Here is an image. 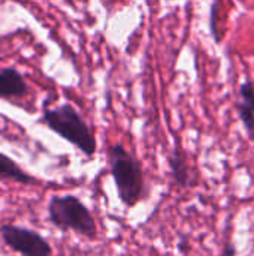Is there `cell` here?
<instances>
[{"mask_svg":"<svg viewBox=\"0 0 254 256\" xmlns=\"http://www.w3.org/2000/svg\"><path fill=\"white\" fill-rule=\"evenodd\" d=\"M108 166L114 178L118 200L126 207H135L144 198V171L135 154L126 150L121 144H114L108 148Z\"/></svg>","mask_w":254,"mask_h":256,"instance_id":"cell-1","label":"cell"},{"mask_svg":"<svg viewBox=\"0 0 254 256\" xmlns=\"http://www.w3.org/2000/svg\"><path fill=\"white\" fill-rule=\"evenodd\" d=\"M235 106L249 136L254 141V87L250 81L241 84L240 99L237 100Z\"/></svg>","mask_w":254,"mask_h":256,"instance_id":"cell-5","label":"cell"},{"mask_svg":"<svg viewBox=\"0 0 254 256\" xmlns=\"http://www.w3.org/2000/svg\"><path fill=\"white\" fill-rule=\"evenodd\" d=\"M106 2H108V3H109V6H111V4H114V3H115L117 0H106Z\"/></svg>","mask_w":254,"mask_h":256,"instance_id":"cell-11","label":"cell"},{"mask_svg":"<svg viewBox=\"0 0 254 256\" xmlns=\"http://www.w3.org/2000/svg\"><path fill=\"white\" fill-rule=\"evenodd\" d=\"M42 120L52 132H55L67 142L73 144L85 156L91 158L96 153V138L85 120L72 105L63 104L52 110H45Z\"/></svg>","mask_w":254,"mask_h":256,"instance_id":"cell-2","label":"cell"},{"mask_svg":"<svg viewBox=\"0 0 254 256\" xmlns=\"http://www.w3.org/2000/svg\"><path fill=\"white\" fill-rule=\"evenodd\" d=\"M0 178L1 180H12L19 184H33L36 178L31 177L27 171H24L13 159L0 153Z\"/></svg>","mask_w":254,"mask_h":256,"instance_id":"cell-7","label":"cell"},{"mask_svg":"<svg viewBox=\"0 0 254 256\" xmlns=\"http://www.w3.org/2000/svg\"><path fill=\"white\" fill-rule=\"evenodd\" d=\"M219 0H214L213 3V8H211V32H213V36L216 38L217 42H220V36H219V32H217V8H219Z\"/></svg>","mask_w":254,"mask_h":256,"instance_id":"cell-9","label":"cell"},{"mask_svg":"<svg viewBox=\"0 0 254 256\" xmlns=\"http://www.w3.org/2000/svg\"><path fill=\"white\" fill-rule=\"evenodd\" d=\"M48 219L60 231H73L87 238L97 237L96 220L88 207L75 195H54L48 202Z\"/></svg>","mask_w":254,"mask_h":256,"instance_id":"cell-3","label":"cell"},{"mask_svg":"<svg viewBox=\"0 0 254 256\" xmlns=\"http://www.w3.org/2000/svg\"><path fill=\"white\" fill-rule=\"evenodd\" d=\"M27 93V84L22 75L13 68L0 70V98H21Z\"/></svg>","mask_w":254,"mask_h":256,"instance_id":"cell-6","label":"cell"},{"mask_svg":"<svg viewBox=\"0 0 254 256\" xmlns=\"http://www.w3.org/2000/svg\"><path fill=\"white\" fill-rule=\"evenodd\" d=\"M235 254H237L235 248H234V246H231V244H228V246L223 249V255L222 256H235Z\"/></svg>","mask_w":254,"mask_h":256,"instance_id":"cell-10","label":"cell"},{"mask_svg":"<svg viewBox=\"0 0 254 256\" xmlns=\"http://www.w3.org/2000/svg\"><path fill=\"white\" fill-rule=\"evenodd\" d=\"M168 164H169V170H171V176L172 178L180 184V186H189L190 184V171H189V165L186 162V158L183 156L181 150L178 147H175L172 150V153L168 156Z\"/></svg>","mask_w":254,"mask_h":256,"instance_id":"cell-8","label":"cell"},{"mask_svg":"<svg viewBox=\"0 0 254 256\" xmlns=\"http://www.w3.org/2000/svg\"><path fill=\"white\" fill-rule=\"evenodd\" d=\"M0 236L4 244L19 255L52 256V249L49 243L33 230L16 225H1Z\"/></svg>","mask_w":254,"mask_h":256,"instance_id":"cell-4","label":"cell"}]
</instances>
